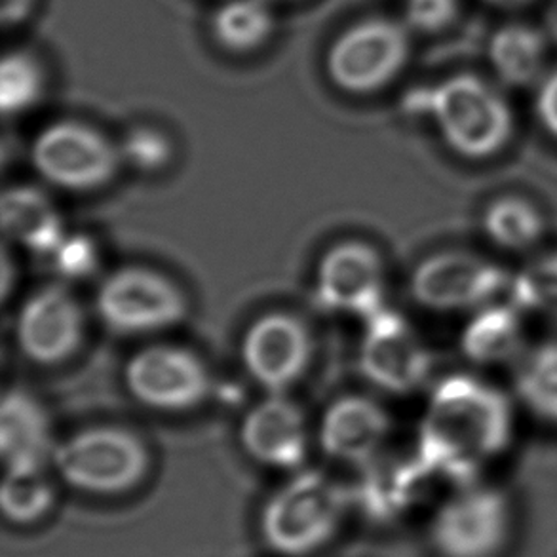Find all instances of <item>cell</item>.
<instances>
[{
  "label": "cell",
  "mask_w": 557,
  "mask_h": 557,
  "mask_svg": "<svg viewBox=\"0 0 557 557\" xmlns=\"http://www.w3.org/2000/svg\"><path fill=\"white\" fill-rule=\"evenodd\" d=\"M512 436L513 407L505 392L480 376H445L422 419V462L451 478H474L506 451Z\"/></svg>",
  "instance_id": "1"
},
{
  "label": "cell",
  "mask_w": 557,
  "mask_h": 557,
  "mask_svg": "<svg viewBox=\"0 0 557 557\" xmlns=\"http://www.w3.org/2000/svg\"><path fill=\"white\" fill-rule=\"evenodd\" d=\"M411 113L429 114L445 145L468 160H485L513 136V114L500 94L475 75H457L407 94Z\"/></svg>",
  "instance_id": "2"
},
{
  "label": "cell",
  "mask_w": 557,
  "mask_h": 557,
  "mask_svg": "<svg viewBox=\"0 0 557 557\" xmlns=\"http://www.w3.org/2000/svg\"><path fill=\"white\" fill-rule=\"evenodd\" d=\"M52 465L73 490L90 495H121L144 482L151 457L144 440L134 432L96 426L55 445Z\"/></svg>",
  "instance_id": "3"
},
{
  "label": "cell",
  "mask_w": 557,
  "mask_h": 557,
  "mask_svg": "<svg viewBox=\"0 0 557 557\" xmlns=\"http://www.w3.org/2000/svg\"><path fill=\"white\" fill-rule=\"evenodd\" d=\"M343 510L339 487L320 472H305L269 498L261 512V535L282 556H310L332 541Z\"/></svg>",
  "instance_id": "4"
},
{
  "label": "cell",
  "mask_w": 557,
  "mask_h": 557,
  "mask_svg": "<svg viewBox=\"0 0 557 557\" xmlns=\"http://www.w3.org/2000/svg\"><path fill=\"white\" fill-rule=\"evenodd\" d=\"M96 312L109 332L134 337L166 332L182 324L188 302L182 287L162 272L124 267L101 282Z\"/></svg>",
  "instance_id": "5"
},
{
  "label": "cell",
  "mask_w": 557,
  "mask_h": 557,
  "mask_svg": "<svg viewBox=\"0 0 557 557\" xmlns=\"http://www.w3.org/2000/svg\"><path fill=\"white\" fill-rule=\"evenodd\" d=\"M30 162L52 187L90 193L114 180L122 159L119 145L84 122L61 121L38 134Z\"/></svg>",
  "instance_id": "6"
},
{
  "label": "cell",
  "mask_w": 557,
  "mask_h": 557,
  "mask_svg": "<svg viewBox=\"0 0 557 557\" xmlns=\"http://www.w3.org/2000/svg\"><path fill=\"white\" fill-rule=\"evenodd\" d=\"M508 497L490 485H465L447 498L430 523L440 557H497L510 536Z\"/></svg>",
  "instance_id": "7"
},
{
  "label": "cell",
  "mask_w": 557,
  "mask_h": 557,
  "mask_svg": "<svg viewBox=\"0 0 557 557\" xmlns=\"http://www.w3.org/2000/svg\"><path fill=\"white\" fill-rule=\"evenodd\" d=\"M508 272L483 257L449 249L426 257L411 274L414 302L432 312H475L508 294Z\"/></svg>",
  "instance_id": "8"
},
{
  "label": "cell",
  "mask_w": 557,
  "mask_h": 557,
  "mask_svg": "<svg viewBox=\"0 0 557 557\" xmlns=\"http://www.w3.org/2000/svg\"><path fill=\"white\" fill-rule=\"evenodd\" d=\"M409 58L404 25L375 17L348 27L333 42L325 71L339 90L373 94L398 76Z\"/></svg>",
  "instance_id": "9"
},
{
  "label": "cell",
  "mask_w": 557,
  "mask_h": 557,
  "mask_svg": "<svg viewBox=\"0 0 557 557\" xmlns=\"http://www.w3.org/2000/svg\"><path fill=\"white\" fill-rule=\"evenodd\" d=\"M124 383L139 404L166 413L195 409L211 391L210 370L202 358L177 345L137 350L124 368Z\"/></svg>",
  "instance_id": "10"
},
{
  "label": "cell",
  "mask_w": 557,
  "mask_h": 557,
  "mask_svg": "<svg viewBox=\"0 0 557 557\" xmlns=\"http://www.w3.org/2000/svg\"><path fill=\"white\" fill-rule=\"evenodd\" d=\"M84 309L60 284L42 286L22 302L15 318V343L37 366H60L83 347Z\"/></svg>",
  "instance_id": "11"
},
{
  "label": "cell",
  "mask_w": 557,
  "mask_h": 557,
  "mask_svg": "<svg viewBox=\"0 0 557 557\" xmlns=\"http://www.w3.org/2000/svg\"><path fill=\"white\" fill-rule=\"evenodd\" d=\"M314 343L307 324L287 312L257 318L242 337V363L269 394H284L309 368Z\"/></svg>",
  "instance_id": "12"
},
{
  "label": "cell",
  "mask_w": 557,
  "mask_h": 557,
  "mask_svg": "<svg viewBox=\"0 0 557 557\" xmlns=\"http://www.w3.org/2000/svg\"><path fill=\"white\" fill-rule=\"evenodd\" d=\"M360 368L379 388L411 394L429 381L432 355L404 318L383 309L368 318Z\"/></svg>",
  "instance_id": "13"
},
{
  "label": "cell",
  "mask_w": 557,
  "mask_h": 557,
  "mask_svg": "<svg viewBox=\"0 0 557 557\" xmlns=\"http://www.w3.org/2000/svg\"><path fill=\"white\" fill-rule=\"evenodd\" d=\"M318 301L325 309L355 317H375L383 310L384 264L370 244L341 242L318 264Z\"/></svg>",
  "instance_id": "14"
},
{
  "label": "cell",
  "mask_w": 557,
  "mask_h": 557,
  "mask_svg": "<svg viewBox=\"0 0 557 557\" xmlns=\"http://www.w3.org/2000/svg\"><path fill=\"white\" fill-rule=\"evenodd\" d=\"M240 444L263 467L294 470L309 453L307 417L284 394H269L244 417Z\"/></svg>",
  "instance_id": "15"
},
{
  "label": "cell",
  "mask_w": 557,
  "mask_h": 557,
  "mask_svg": "<svg viewBox=\"0 0 557 557\" xmlns=\"http://www.w3.org/2000/svg\"><path fill=\"white\" fill-rule=\"evenodd\" d=\"M391 432V419L375 399L360 394L335 399L320 424V445L343 462L370 460Z\"/></svg>",
  "instance_id": "16"
},
{
  "label": "cell",
  "mask_w": 557,
  "mask_h": 557,
  "mask_svg": "<svg viewBox=\"0 0 557 557\" xmlns=\"http://www.w3.org/2000/svg\"><path fill=\"white\" fill-rule=\"evenodd\" d=\"M53 449L45 407L25 392H7L0 407V451L7 470H46Z\"/></svg>",
  "instance_id": "17"
},
{
  "label": "cell",
  "mask_w": 557,
  "mask_h": 557,
  "mask_svg": "<svg viewBox=\"0 0 557 557\" xmlns=\"http://www.w3.org/2000/svg\"><path fill=\"white\" fill-rule=\"evenodd\" d=\"M512 302H491L472 312L460 333V350L475 366H500L523 356L525 332Z\"/></svg>",
  "instance_id": "18"
},
{
  "label": "cell",
  "mask_w": 557,
  "mask_h": 557,
  "mask_svg": "<svg viewBox=\"0 0 557 557\" xmlns=\"http://www.w3.org/2000/svg\"><path fill=\"white\" fill-rule=\"evenodd\" d=\"M2 228L10 240L38 256H53L65 240L52 200L35 187L8 188L2 196Z\"/></svg>",
  "instance_id": "19"
},
{
  "label": "cell",
  "mask_w": 557,
  "mask_h": 557,
  "mask_svg": "<svg viewBox=\"0 0 557 557\" xmlns=\"http://www.w3.org/2000/svg\"><path fill=\"white\" fill-rule=\"evenodd\" d=\"M490 61L498 78L521 88L535 83L544 65V38L529 25H505L490 42Z\"/></svg>",
  "instance_id": "20"
},
{
  "label": "cell",
  "mask_w": 557,
  "mask_h": 557,
  "mask_svg": "<svg viewBox=\"0 0 557 557\" xmlns=\"http://www.w3.org/2000/svg\"><path fill=\"white\" fill-rule=\"evenodd\" d=\"M483 233L498 248L523 251L544 236V218L535 203L521 196H500L485 208Z\"/></svg>",
  "instance_id": "21"
},
{
  "label": "cell",
  "mask_w": 557,
  "mask_h": 557,
  "mask_svg": "<svg viewBox=\"0 0 557 557\" xmlns=\"http://www.w3.org/2000/svg\"><path fill=\"white\" fill-rule=\"evenodd\" d=\"M513 386L531 413L557 424V339L546 341L521 356Z\"/></svg>",
  "instance_id": "22"
},
{
  "label": "cell",
  "mask_w": 557,
  "mask_h": 557,
  "mask_svg": "<svg viewBox=\"0 0 557 557\" xmlns=\"http://www.w3.org/2000/svg\"><path fill=\"white\" fill-rule=\"evenodd\" d=\"M274 20L267 0H226L211 17L213 38L228 52L246 53L263 46Z\"/></svg>",
  "instance_id": "23"
},
{
  "label": "cell",
  "mask_w": 557,
  "mask_h": 557,
  "mask_svg": "<svg viewBox=\"0 0 557 557\" xmlns=\"http://www.w3.org/2000/svg\"><path fill=\"white\" fill-rule=\"evenodd\" d=\"M55 505V487L45 470H7L0 487V508L7 520L30 525Z\"/></svg>",
  "instance_id": "24"
},
{
  "label": "cell",
  "mask_w": 557,
  "mask_h": 557,
  "mask_svg": "<svg viewBox=\"0 0 557 557\" xmlns=\"http://www.w3.org/2000/svg\"><path fill=\"white\" fill-rule=\"evenodd\" d=\"M508 295L521 312L557 320V251L529 261L510 280Z\"/></svg>",
  "instance_id": "25"
},
{
  "label": "cell",
  "mask_w": 557,
  "mask_h": 557,
  "mask_svg": "<svg viewBox=\"0 0 557 557\" xmlns=\"http://www.w3.org/2000/svg\"><path fill=\"white\" fill-rule=\"evenodd\" d=\"M45 90V73L33 55L12 52L0 67V106L2 113L20 114L35 106Z\"/></svg>",
  "instance_id": "26"
},
{
  "label": "cell",
  "mask_w": 557,
  "mask_h": 557,
  "mask_svg": "<svg viewBox=\"0 0 557 557\" xmlns=\"http://www.w3.org/2000/svg\"><path fill=\"white\" fill-rule=\"evenodd\" d=\"M122 164H128L139 172H159L174 159V145L166 134L151 126H136L119 145Z\"/></svg>",
  "instance_id": "27"
},
{
  "label": "cell",
  "mask_w": 557,
  "mask_h": 557,
  "mask_svg": "<svg viewBox=\"0 0 557 557\" xmlns=\"http://www.w3.org/2000/svg\"><path fill=\"white\" fill-rule=\"evenodd\" d=\"M457 12V0H407L404 15L411 29L437 33L455 20Z\"/></svg>",
  "instance_id": "28"
},
{
  "label": "cell",
  "mask_w": 557,
  "mask_h": 557,
  "mask_svg": "<svg viewBox=\"0 0 557 557\" xmlns=\"http://www.w3.org/2000/svg\"><path fill=\"white\" fill-rule=\"evenodd\" d=\"M535 109L544 129L557 139V67L539 84Z\"/></svg>",
  "instance_id": "29"
},
{
  "label": "cell",
  "mask_w": 557,
  "mask_h": 557,
  "mask_svg": "<svg viewBox=\"0 0 557 557\" xmlns=\"http://www.w3.org/2000/svg\"><path fill=\"white\" fill-rule=\"evenodd\" d=\"M53 257H55V263L60 264L61 271L76 274V276L90 271L91 264H94V251L88 244H83V242L63 240Z\"/></svg>",
  "instance_id": "30"
},
{
  "label": "cell",
  "mask_w": 557,
  "mask_h": 557,
  "mask_svg": "<svg viewBox=\"0 0 557 557\" xmlns=\"http://www.w3.org/2000/svg\"><path fill=\"white\" fill-rule=\"evenodd\" d=\"M35 0H2V23L7 27H14L25 22V17L30 14Z\"/></svg>",
  "instance_id": "31"
},
{
  "label": "cell",
  "mask_w": 557,
  "mask_h": 557,
  "mask_svg": "<svg viewBox=\"0 0 557 557\" xmlns=\"http://www.w3.org/2000/svg\"><path fill=\"white\" fill-rule=\"evenodd\" d=\"M491 4H497V7H520L525 4L529 0H487Z\"/></svg>",
  "instance_id": "32"
},
{
  "label": "cell",
  "mask_w": 557,
  "mask_h": 557,
  "mask_svg": "<svg viewBox=\"0 0 557 557\" xmlns=\"http://www.w3.org/2000/svg\"><path fill=\"white\" fill-rule=\"evenodd\" d=\"M267 2H271V0H267Z\"/></svg>",
  "instance_id": "33"
}]
</instances>
